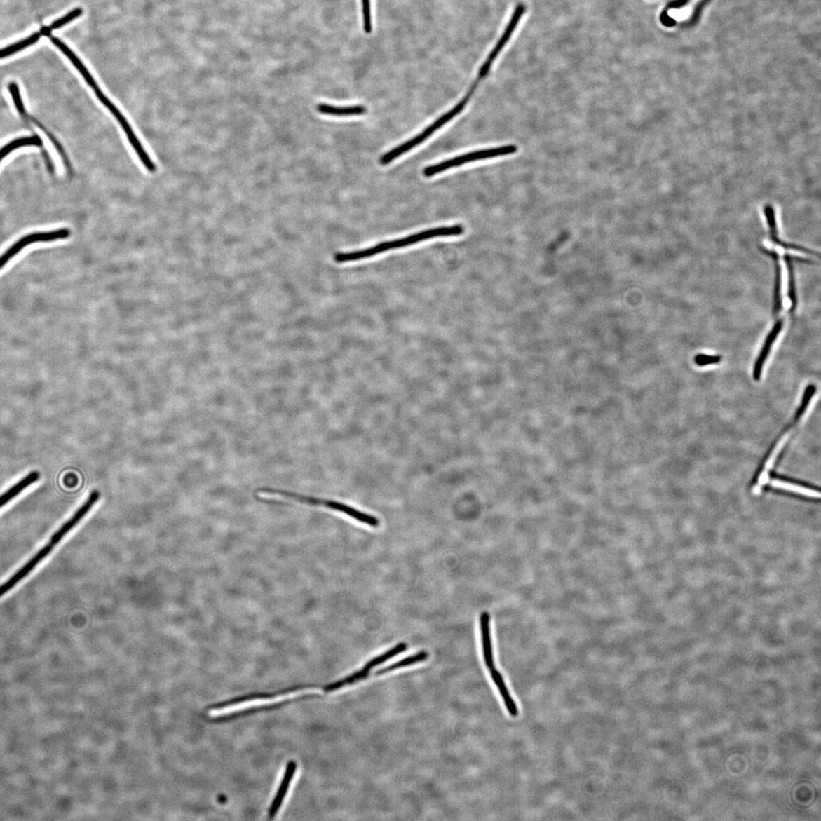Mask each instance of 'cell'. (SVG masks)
Instances as JSON below:
<instances>
[{
	"label": "cell",
	"mask_w": 821,
	"mask_h": 821,
	"mask_svg": "<svg viewBox=\"0 0 821 821\" xmlns=\"http://www.w3.org/2000/svg\"><path fill=\"white\" fill-rule=\"evenodd\" d=\"M764 214L766 222L768 224L771 239L778 238L777 217H775V212L773 206L770 204L765 205L764 207Z\"/></svg>",
	"instance_id": "cell-21"
},
{
	"label": "cell",
	"mask_w": 821,
	"mask_h": 821,
	"mask_svg": "<svg viewBox=\"0 0 821 821\" xmlns=\"http://www.w3.org/2000/svg\"><path fill=\"white\" fill-rule=\"evenodd\" d=\"M428 657V653L427 652L422 651L409 657L403 658V660L396 662L395 663H393L389 666H386V667H384V669L377 671L375 674L376 675H381L388 672H391L396 670H399L400 667L409 666L420 662L425 661L427 660Z\"/></svg>",
	"instance_id": "cell-17"
},
{
	"label": "cell",
	"mask_w": 821,
	"mask_h": 821,
	"mask_svg": "<svg viewBox=\"0 0 821 821\" xmlns=\"http://www.w3.org/2000/svg\"><path fill=\"white\" fill-rule=\"evenodd\" d=\"M691 2V0H673L666 6V8L663 12L667 13L672 10H679L687 6Z\"/></svg>",
	"instance_id": "cell-24"
},
{
	"label": "cell",
	"mask_w": 821,
	"mask_h": 821,
	"mask_svg": "<svg viewBox=\"0 0 821 821\" xmlns=\"http://www.w3.org/2000/svg\"><path fill=\"white\" fill-rule=\"evenodd\" d=\"M50 38L51 41L56 45V46L69 58L72 63L74 65L79 74L82 75L87 84L93 89V91L97 96H100L103 94L102 90L98 86L96 81L90 72L83 65V62L76 55V53L72 50L65 43H63L60 39L54 37L51 34L48 35Z\"/></svg>",
	"instance_id": "cell-7"
},
{
	"label": "cell",
	"mask_w": 821,
	"mask_h": 821,
	"mask_svg": "<svg viewBox=\"0 0 821 821\" xmlns=\"http://www.w3.org/2000/svg\"><path fill=\"white\" fill-rule=\"evenodd\" d=\"M771 240L775 243V245H778L784 249L799 251L801 252H805V254L814 255V256L815 255L817 257L820 256L819 252H817L815 251H813V250H811L808 248L803 247H801L799 245H793V243H789L787 242H784V241L781 240L779 238L772 239Z\"/></svg>",
	"instance_id": "cell-22"
},
{
	"label": "cell",
	"mask_w": 821,
	"mask_h": 821,
	"mask_svg": "<svg viewBox=\"0 0 821 821\" xmlns=\"http://www.w3.org/2000/svg\"><path fill=\"white\" fill-rule=\"evenodd\" d=\"M482 631V648L484 662L489 670L494 669V660L491 638L490 616L489 613L484 612L480 617Z\"/></svg>",
	"instance_id": "cell-9"
},
{
	"label": "cell",
	"mask_w": 821,
	"mask_h": 821,
	"mask_svg": "<svg viewBox=\"0 0 821 821\" xmlns=\"http://www.w3.org/2000/svg\"><path fill=\"white\" fill-rule=\"evenodd\" d=\"M491 678L498 689L500 691L501 696L503 698L505 707H506L509 714L513 717H517L519 715V710L515 701L511 697L506 684H505L502 674L494 669L490 670Z\"/></svg>",
	"instance_id": "cell-11"
},
{
	"label": "cell",
	"mask_w": 821,
	"mask_h": 821,
	"mask_svg": "<svg viewBox=\"0 0 821 821\" xmlns=\"http://www.w3.org/2000/svg\"><path fill=\"white\" fill-rule=\"evenodd\" d=\"M406 648H407V645H406V644H405V643L399 644L398 645L391 649L390 651H388L386 653L374 658L373 660H369L365 665V666H367V667H369V670H372L374 669V667L380 665L384 663L385 662L390 660L391 658H393L394 656L399 655L401 653L404 652L405 651Z\"/></svg>",
	"instance_id": "cell-19"
},
{
	"label": "cell",
	"mask_w": 821,
	"mask_h": 821,
	"mask_svg": "<svg viewBox=\"0 0 821 821\" xmlns=\"http://www.w3.org/2000/svg\"><path fill=\"white\" fill-rule=\"evenodd\" d=\"M40 478V474L38 472H32L28 475L22 478L21 481L16 483L11 488L0 495V508H3L4 505L11 501L18 495L21 494L25 489L29 488L30 485L38 482Z\"/></svg>",
	"instance_id": "cell-12"
},
{
	"label": "cell",
	"mask_w": 821,
	"mask_h": 821,
	"mask_svg": "<svg viewBox=\"0 0 821 821\" xmlns=\"http://www.w3.org/2000/svg\"><path fill=\"white\" fill-rule=\"evenodd\" d=\"M317 110L321 114L338 117L360 116L367 113V108L362 105L337 107L320 103L317 106Z\"/></svg>",
	"instance_id": "cell-10"
},
{
	"label": "cell",
	"mask_w": 821,
	"mask_h": 821,
	"mask_svg": "<svg viewBox=\"0 0 821 821\" xmlns=\"http://www.w3.org/2000/svg\"><path fill=\"white\" fill-rule=\"evenodd\" d=\"M297 768V765L295 761H291L287 764L280 785H279L274 799L269 808L268 815L269 819H273L279 809L282 807L287 791L290 789L291 783L294 778Z\"/></svg>",
	"instance_id": "cell-6"
},
{
	"label": "cell",
	"mask_w": 821,
	"mask_h": 821,
	"mask_svg": "<svg viewBox=\"0 0 821 821\" xmlns=\"http://www.w3.org/2000/svg\"><path fill=\"white\" fill-rule=\"evenodd\" d=\"M83 13V11L82 8H75V10L72 11L68 14L60 18V19L55 22H53L50 26L45 27V28L42 29L41 31V34L48 36V34H51L53 30L62 28V27L67 25L72 21H74L76 19V18L82 15Z\"/></svg>",
	"instance_id": "cell-18"
},
{
	"label": "cell",
	"mask_w": 821,
	"mask_h": 821,
	"mask_svg": "<svg viewBox=\"0 0 821 821\" xmlns=\"http://www.w3.org/2000/svg\"><path fill=\"white\" fill-rule=\"evenodd\" d=\"M71 236L69 229H60L48 232H36L22 237L16 241L13 246L8 248L4 255L0 256V269L5 266L11 259L26 247L39 242H51L60 240H66Z\"/></svg>",
	"instance_id": "cell-5"
},
{
	"label": "cell",
	"mask_w": 821,
	"mask_h": 821,
	"mask_svg": "<svg viewBox=\"0 0 821 821\" xmlns=\"http://www.w3.org/2000/svg\"><path fill=\"white\" fill-rule=\"evenodd\" d=\"M721 357L719 355H698L694 358V362L698 366L705 367L710 365H717L721 362Z\"/></svg>",
	"instance_id": "cell-23"
},
{
	"label": "cell",
	"mask_w": 821,
	"mask_h": 821,
	"mask_svg": "<svg viewBox=\"0 0 821 821\" xmlns=\"http://www.w3.org/2000/svg\"><path fill=\"white\" fill-rule=\"evenodd\" d=\"M474 93L475 90L470 88V90H469L462 100L460 101L455 107H454L452 109L447 112L445 114L442 115L440 118L430 125L428 128H427L422 133L417 135L416 137H414L410 140L404 142L402 144V145L393 149L390 151L386 152V154L382 156L380 159L381 165H387L388 164L391 163V162L395 159L398 158L400 156L404 155L405 153L409 151L414 148H416L420 145V144L428 140L430 135L440 129L442 126L447 124L449 121H452L455 116L463 111L464 108L466 107L468 102L470 101V99Z\"/></svg>",
	"instance_id": "cell-3"
},
{
	"label": "cell",
	"mask_w": 821,
	"mask_h": 821,
	"mask_svg": "<svg viewBox=\"0 0 821 821\" xmlns=\"http://www.w3.org/2000/svg\"><path fill=\"white\" fill-rule=\"evenodd\" d=\"M517 151L518 148L517 146L508 145L498 148L478 150L470 153H467L466 155L459 156L445 161H442L440 163L428 166L423 169V175L426 177H431L436 175L444 172V171H446L448 169L459 167L466 163H469V162L489 159L500 156H510L515 154Z\"/></svg>",
	"instance_id": "cell-4"
},
{
	"label": "cell",
	"mask_w": 821,
	"mask_h": 821,
	"mask_svg": "<svg viewBox=\"0 0 821 821\" xmlns=\"http://www.w3.org/2000/svg\"><path fill=\"white\" fill-rule=\"evenodd\" d=\"M763 251L766 255L771 257L775 264V287H774V305L773 313L778 315L782 310V297H781V266L780 264V257L777 252L771 250L769 249L763 248Z\"/></svg>",
	"instance_id": "cell-13"
},
{
	"label": "cell",
	"mask_w": 821,
	"mask_h": 821,
	"mask_svg": "<svg viewBox=\"0 0 821 821\" xmlns=\"http://www.w3.org/2000/svg\"><path fill=\"white\" fill-rule=\"evenodd\" d=\"M43 142L38 135L16 139L0 149V161L17 149L25 147H42Z\"/></svg>",
	"instance_id": "cell-14"
},
{
	"label": "cell",
	"mask_w": 821,
	"mask_h": 821,
	"mask_svg": "<svg viewBox=\"0 0 821 821\" xmlns=\"http://www.w3.org/2000/svg\"><path fill=\"white\" fill-rule=\"evenodd\" d=\"M41 35L42 34L41 32L34 33L33 34L30 35L29 37L0 50V59L10 57L18 52L29 48L31 46V45H33L36 42L39 41L41 37Z\"/></svg>",
	"instance_id": "cell-15"
},
{
	"label": "cell",
	"mask_w": 821,
	"mask_h": 821,
	"mask_svg": "<svg viewBox=\"0 0 821 821\" xmlns=\"http://www.w3.org/2000/svg\"><path fill=\"white\" fill-rule=\"evenodd\" d=\"M782 327L783 320L780 319L777 321V323H775L774 327L768 334V337H766L763 348L761 351V353L759 357H757L754 364L753 371V378L754 381H759L761 380L762 371L766 360L768 359L771 351L772 346L773 345L775 339H777L778 337Z\"/></svg>",
	"instance_id": "cell-8"
},
{
	"label": "cell",
	"mask_w": 821,
	"mask_h": 821,
	"mask_svg": "<svg viewBox=\"0 0 821 821\" xmlns=\"http://www.w3.org/2000/svg\"><path fill=\"white\" fill-rule=\"evenodd\" d=\"M460 233H461V228L459 224L453 225V226L430 229L402 238L381 242L374 247L366 249L348 252H337L334 255L333 259L337 264L350 263V262L371 258L387 251L412 246L418 243L436 238L459 236Z\"/></svg>",
	"instance_id": "cell-1"
},
{
	"label": "cell",
	"mask_w": 821,
	"mask_h": 821,
	"mask_svg": "<svg viewBox=\"0 0 821 821\" xmlns=\"http://www.w3.org/2000/svg\"><path fill=\"white\" fill-rule=\"evenodd\" d=\"M784 260L786 262L788 270V295L791 303L790 312H793L797 308L798 299L796 294V287L795 281V274H794L793 259L792 256L789 255H784Z\"/></svg>",
	"instance_id": "cell-16"
},
{
	"label": "cell",
	"mask_w": 821,
	"mask_h": 821,
	"mask_svg": "<svg viewBox=\"0 0 821 821\" xmlns=\"http://www.w3.org/2000/svg\"><path fill=\"white\" fill-rule=\"evenodd\" d=\"M769 476L771 478H772V480H778V481H780L782 482H786L788 484L799 486V487H801V488L806 489L810 490V491H816L817 493L820 492V488L817 486H815L814 484H812L810 483H808V482H806L804 481L796 480V478H794L792 477H789L787 475H783L779 474L775 471H771L769 473Z\"/></svg>",
	"instance_id": "cell-20"
},
{
	"label": "cell",
	"mask_w": 821,
	"mask_h": 821,
	"mask_svg": "<svg viewBox=\"0 0 821 821\" xmlns=\"http://www.w3.org/2000/svg\"><path fill=\"white\" fill-rule=\"evenodd\" d=\"M257 491L266 494L282 496L283 498L301 503L308 504L310 506L323 507L333 511L344 513L345 515L372 527H377L380 524V521L375 517L339 501L321 499L311 497V496H306L292 491L271 488H261L257 490Z\"/></svg>",
	"instance_id": "cell-2"
}]
</instances>
